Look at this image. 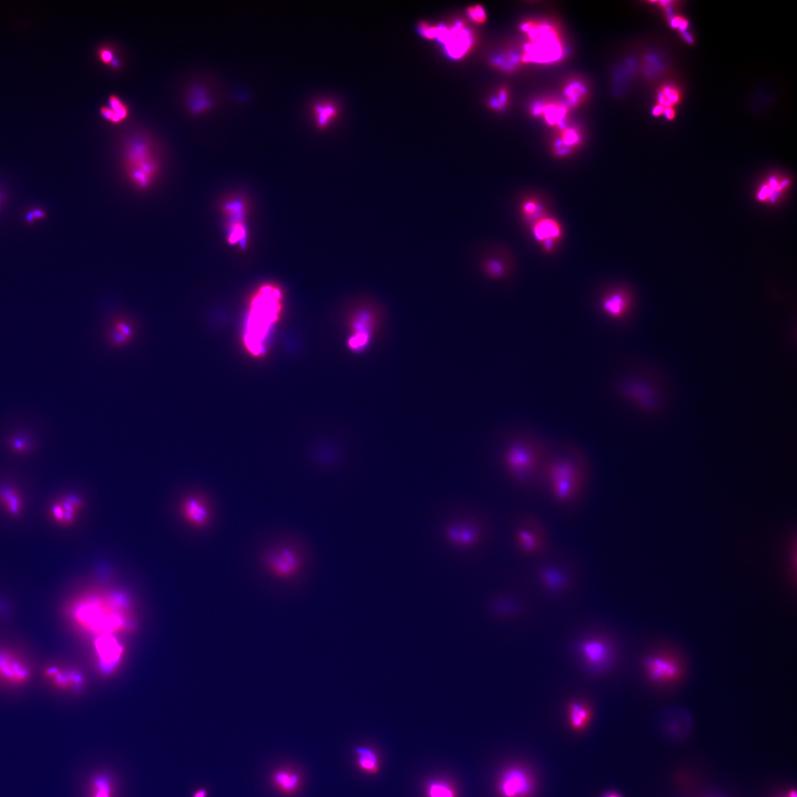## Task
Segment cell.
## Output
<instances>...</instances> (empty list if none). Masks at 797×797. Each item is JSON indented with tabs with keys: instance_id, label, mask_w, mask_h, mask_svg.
I'll list each match as a JSON object with an SVG mask.
<instances>
[{
	"instance_id": "1",
	"label": "cell",
	"mask_w": 797,
	"mask_h": 797,
	"mask_svg": "<svg viewBox=\"0 0 797 797\" xmlns=\"http://www.w3.org/2000/svg\"><path fill=\"white\" fill-rule=\"evenodd\" d=\"M593 478L591 460L576 444H553L544 470V495L566 518L583 507Z\"/></svg>"
},
{
	"instance_id": "2",
	"label": "cell",
	"mask_w": 797,
	"mask_h": 797,
	"mask_svg": "<svg viewBox=\"0 0 797 797\" xmlns=\"http://www.w3.org/2000/svg\"><path fill=\"white\" fill-rule=\"evenodd\" d=\"M553 444L530 432H518L506 441L499 457L508 483L520 495L537 499L544 495V470Z\"/></svg>"
},
{
	"instance_id": "3",
	"label": "cell",
	"mask_w": 797,
	"mask_h": 797,
	"mask_svg": "<svg viewBox=\"0 0 797 797\" xmlns=\"http://www.w3.org/2000/svg\"><path fill=\"white\" fill-rule=\"evenodd\" d=\"M126 602L124 597L116 592L89 594L73 605L72 617L90 633L111 635L129 626Z\"/></svg>"
},
{
	"instance_id": "4",
	"label": "cell",
	"mask_w": 797,
	"mask_h": 797,
	"mask_svg": "<svg viewBox=\"0 0 797 797\" xmlns=\"http://www.w3.org/2000/svg\"><path fill=\"white\" fill-rule=\"evenodd\" d=\"M567 548L554 544L544 555L525 563L540 586L551 594H562L575 583L580 565Z\"/></svg>"
},
{
	"instance_id": "5",
	"label": "cell",
	"mask_w": 797,
	"mask_h": 797,
	"mask_svg": "<svg viewBox=\"0 0 797 797\" xmlns=\"http://www.w3.org/2000/svg\"><path fill=\"white\" fill-rule=\"evenodd\" d=\"M511 538L516 554L525 563L538 559L554 545L544 521L525 510L514 515Z\"/></svg>"
},
{
	"instance_id": "6",
	"label": "cell",
	"mask_w": 797,
	"mask_h": 797,
	"mask_svg": "<svg viewBox=\"0 0 797 797\" xmlns=\"http://www.w3.org/2000/svg\"><path fill=\"white\" fill-rule=\"evenodd\" d=\"M153 142L145 136L135 135L127 140L123 162L127 178L140 190L149 189L158 177L159 163Z\"/></svg>"
},
{
	"instance_id": "7",
	"label": "cell",
	"mask_w": 797,
	"mask_h": 797,
	"mask_svg": "<svg viewBox=\"0 0 797 797\" xmlns=\"http://www.w3.org/2000/svg\"><path fill=\"white\" fill-rule=\"evenodd\" d=\"M521 28L528 39L521 54L523 62L548 65L563 58L564 45L554 26L531 22L523 24Z\"/></svg>"
},
{
	"instance_id": "8",
	"label": "cell",
	"mask_w": 797,
	"mask_h": 797,
	"mask_svg": "<svg viewBox=\"0 0 797 797\" xmlns=\"http://www.w3.org/2000/svg\"><path fill=\"white\" fill-rule=\"evenodd\" d=\"M384 321V308L379 301L363 300L351 319L353 334L348 341L349 347L358 353L367 349L379 336Z\"/></svg>"
},
{
	"instance_id": "9",
	"label": "cell",
	"mask_w": 797,
	"mask_h": 797,
	"mask_svg": "<svg viewBox=\"0 0 797 797\" xmlns=\"http://www.w3.org/2000/svg\"><path fill=\"white\" fill-rule=\"evenodd\" d=\"M262 564L269 577L282 583L297 579L305 565L300 552L288 544L274 546L265 551Z\"/></svg>"
},
{
	"instance_id": "10",
	"label": "cell",
	"mask_w": 797,
	"mask_h": 797,
	"mask_svg": "<svg viewBox=\"0 0 797 797\" xmlns=\"http://www.w3.org/2000/svg\"><path fill=\"white\" fill-rule=\"evenodd\" d=\"M281 292L272 285L263 286L253 300L251 312L252 333L248 342L256 349L267 326L273 323L280 308Z\"/></svg>"
},
{
	"instance_id": "11",
	"label": "cell",
	"mask_w": 797,
	"mask_h": 797,
	"mask_svg": "<svg viewBox=\"0 0 797 797\" xmlns=\"http://www.w3.org/2000/svg\"><path fill=\"white\" fill-rule=\"evenodd\" d=\"M434 39L443 45L445 53L455 60L463 59L475 42L473 31L461 20L451 25L436 26Z\"/></svg>"
},
{
	"instance_id": "12",
	"label": "cell",
	"mask_w": 797,
	"mask_h": 797,
	"mask_svg": "<svg viewBox=\"0 0 797 797\" xmlns=\"http://www.w3.org/2000/svg\"><path fill=\"white\" fill-rule=\"evenodd\" d=\"M535 789L533 774L521 766L506 769L499 777L497 786L501 797H531Z\"/></svg>"
},
{
	"instance_id": "13",
	"label": "cell",
	"mask_w": 797,
	"mask_h": 797,
	"mask_svg": "<svg viewBox=\"0 0 797 797\" xmlns=\"http://www.w3.org/2000/svg\"><path fill=\"white\" fill-rule=\"evenodd\" d=\"M444 535L451 546L468 549L481 544L486 537L487 531L482 525L457 523L448 525Z\"/></svg>"
},
{
	"instance_id": "14",
	"label": "cell",
	"mask_w": 797,
	"mask_h": 797,
	"mask_svg": "<svg viewBox=\"0 0 797 797\" xmlns=\"http://www.w3.org/2000/svg\"><path fill=\"white\" fill-rule=\"evenodd\" d=\"M137 334V325L133 319L118 315L111 319L105 330V340L113 348H122L129 345Z\"/></svg>"
},
{
	"instance_id": "15",
	"label": "cell",
	"mask_w": 797,
	"mask_h": 797,
	"mask_svg": "<svg viewBox=\"0 0 797 797\" xmlns=\"http://www.w3.org/2000/svg\"><path fill=\"white\" fill-rule=\"evenodd\" d=\"M30 669L22 658L0 649V680L12 685H23L30 679Z\"/></svg>"
},
{
	"instance_id": "16",
	"label": "cell",
	"mask_w": 797,
	"mask_h": 797,
	"mask_svg": "<svg viewBox=\"0 0 797 797\" xmlns=\"http://www.w3.org/2000/svg\"><path fill=\"white\" fill-rule=\"evenodd\" d=\"M532 230L535 241L547 253H552L555 250L564 236V229L559 221L547 215L534 223Z\"/></svg>"
},
{
	"instance_id": "17",
	"label": "cell",
	"mask_w": 797,
	"mask_h": 797,
	"mask_svg": "<svg viewBox=\"0 0 797 797\" xmlns=\"http://www.w3.org/2000/svg\"><path fill=\"white\" fill-rule=\"evenodd\" d=\"M631 299L626 290L616 288L605 293L600 300L602 313L611 320L620 322L628 315Z\"/></svg>"
},
{
	"instance_id": "18",
	"label": "cell",
	"mask_w": 797,
	"mask_h": 797,
	"mask_svg": "<svg viewBox=\"0 0 797 797\" xmlns=\"http://www.w3.org/2000/svg\"><path fill=\"white\" fill-rule=\"evenodd\" d=\"M646 671L650 679L657 683H667L677 679L680 666L672 657L664 655L651 657L645 660Z\"/></svg>"
},
{
	"instance_id": "19",
	"label": "cell",
	"mask_w": 797,
	"mask_h": 797,
	"mask_svg": "<svg viewBox=\"0 0 797 797\" xmlns=\"http://www.w3.org/2000/svg\"><path fill=\"white\" fill-rule=\"evenodd\" d=\"M181 511L183 519L196 528L207 527L211 521L209 504L200 497H190L185 499Z\"/></svg>"
},
{
	"instance_id": "20",
	"label": "cell",
	"mask_w": 797,
	"mask_h": 797,
	"mask_svg": "<svg viewBox=\"0 0 797 797\" xmlns=\"http://www.w3.org/2000/svg\"><path fill=\"white\" fill-rule=\"evenodd\" d=\"M580 651L586 664L597 672L602 671L610 661L611 648L608 643L601 640L584 641L580 645Z\"/></svg>"
},
{
	"instance_id": "21",
	"label": "cell",
	"mask_w": 797,
	"mask_h": 797,
	"mask_svg": "<svg viewBox=\"0 0 797 797\" xmlns=\"http://www.w3.org/2000/svg\"><path fill=\"white\" fill-rule=\"evenodd\" d=\"M302 782L300 774L288 767L276 769L270 776L271 785L286 796H295L300 790Z\"/></svg>"
},
{
	"instance_id": "22",
	"label": "cell",
	"mask_w": 797,
	"mask_h": 797,
	"mask_svg": "<svg viewBox=\"0 0 797 797\" xmlns=\"http://www.w3.org/2000/svg\"><path fill=\"white\" fill-rule=\"evenodd\" d=\"M44 674L60 689L77 690L83 684L82 676L71 669L51 666L46 668Z\"/></svg>"
},
{
	"instance_id": "23",
	"label": "cell",
	"mask_w": 797,
	"mask_h": 797,
	"mask_svg": "<svg viewBox=\"0 0 797 797\" xmlns=\"http://www.w3.org/2000/svg\"><path fill=\"white\" fill-rule=\"evenodd\" d=\"M100 661L104 668L111 669L118 662L122 648L113 635H102L95 644Z\"/></svg>"
},
{
	"instance_id": "24",
	"label": "cell",
	"mask_w": 797,
	"mask_h": 797,
	"mask_svg": "<svg viewBox=\"0 0 797 797\" xmlns=\"http://www.w3.org/2000/svg\"><path fill=\"white\" fill-rule=\"evenodd\" d=\"M568 107L561 103H537L532 108L534 116H543L550 126L561 127L567 117Z\"/></svg>"
},
{
	"instance_id": "25",
	"label": "cell",
	"mask_w": 797,
	"mask_h": 797,
	"mask_svg": "<svg viewBox=\"0 0 797 797\" xmlns=\"http://www.w3.org/2000/svg\"><path fill=\"white\" fill-rule=\"evenodd\" d=\"M0 505L13 517H18L23 509V501L19 491L11 485L0 487Z\"/></svg>"
},
{
	"instance_id": "26",
	"label": "cell",
	"mask_w": 797,
	"mask_h": 797,
	"mask_svg": "<svg viewBox=\"0 0 797 797\" xmlns=\"http://www.w3.org/2000/svg\"><path fill=\"white\" fill-rule=\"evenodd\" d=\"M570 726L576 731H583L592 720V711L585 703L575 701L568 708Z\"/></svg>"
},
{
	"instance_id": "27",
	"label": "cell",
	"mask_w": 797,
	"mask_h": 797,
	"mask_svg": "<svg viewBox=\"0 0 797 797\" xmlns=\"http://www.w3.org/2000/svg\"><path fill=\"white\" fill-rule=\"evenodd\" d=\"M580 142L581 138L577 130L572 128L563 129L561 138L556 139L554 142V154L559 157H566L579 147Z\"/></svg>"
},
{
	"instance_id": "28",
	"label": "cell",
	"mask_w": 797,
	"mask_h": 797,
	"mask_svg": "<svg viewBox=\"0 0 797 797\" xmlns=\"http://www.w3.org/2000/svg\"><path fill=\"white\" fill-rule=\"evenodd\" d=\"M355 753L358 767L363 772L368 774L378 773L379 760L372 748L360 746L355 748Z\"/></svg>"
},
{
	"instance_id": "29",
	"label": "cell",
	"mask_w": 797,
	"mask_h": 797,
	"mask_svg": "<svg viewBox=\"0 0 797 797\" xmlns=\"http://www.w3.org/2000/svg\"><path fill=\"white\" fill-rule=\"evenodd\" d=\"M480 268L482 274L492 280L501 279L508 273L506 263L501 257L495 256V255L484 256L480 262Z\"/></svg>"
},
{
	"instance_id": "30",
	"label": "cell",
	"mask_w": 797,
	"mask_h": 797,
	"mask_svg": "<svg viewBox=\"0 0 797 797\" xmlns=\"http://www.w3.org/2000/svg\"><path fill=\"white\" fill-rule=\"evenodd\" d=\"M57 503L61 506L63 513V525L73 524L76 520L80 510H82L84 506L83 499L77 495H73V494L61 498Z\"/></svg>"
},
{
	"instance_id": "31",
	"label": "cell",
	"mask_w": 797,
	"mask_h": 797,
	"mask_svg": "<svg viewBox=\"0 0 797 797\" xmlns=\"http://www.w3.org/2000/svg\"><path fill=\"white\" fill-rule=\"evenodd\" d=\"M187 102L190 113L194 114H200L212 105L206 89L200 85L191 87Z\"/></svg>"
},
{
	"instance_id": "32",
	"label": "cell",
	"mask_w": 797,
	"mask_h": 797,
	"mask_svg": "<svg viewBox=\"0 0 797 797\" xmlns=\"http://www.w3.org/2000/svg\"><path fill=\"white\" fill-rule=\"evenodd\" d=\"M520 211L525 221L532 226L547 215L544 204L535 197L525 198L521 204Z\"/></svg>"
},
{
	"instance_id": "33",
	"label": "cell",
	"mask_w": 797,
	"mask_h": 797,
	"mask_svg": "<svg viewBox=\"0 0 797 797\" xmlns=\"http://www.w3.org/2000/svg\"><path fill=\"white\" fill-rule=\"evenodd\" d=\"M564 95L566 101V107H576L584 102L588 95L585 85L580 80H572L564 88Z\"/></svg>"
},
{
	"instance_id": "34",
	"label": "cell",
	"mask_w": 797,
	"mask_h": 797,
	"mask_svg": "<svg viewBox=\"0 0 797 797\" xmlns=\"http://www.w3.org/2000/svg\"><path fill=\"white\" fill-rule=\"evenodd\" d=\"M520 61H522L521 55L512 51L502 52L491 59L493 66L505 72L515 71L520 65Z\"/></svg>"
},
{
	"instance_id": "35",
	"label": "cell",
	"mask_w": 797,
	"mask_h": 797,
	"mask_svg": "<svg viewBox=\"0 0 797 797\" xmlns=\"http://www.w3.org/2000/svg\"><path fill=\"white\" fill-rule=\"evenodd\" d=\"M427 797H456L453 786L448 781L435 779L430 780L426 786Z\"/></svg>"
},
{
	"instance_id": "36",
	"label": "cell",
	"mask_w": 797,
	"mask_h": 797,
	"mask_svg": "<svg viewBox=\"0 0 797 797\" xmlns=\"http://www.w3.org/2000/svg\"><path fill=\"white\" fill-rule=\"evenodd\" d=\"M92 797H111L113 794L111 779L106 775L95 777L92 780Z\"/></svg>"
},
{
	"instance_id": "37",
	"label": "cell",
	"mask_w": 797,
	"mask_h": 797,
	"mask_svg": "<svg viewBox=\"0 0 797 797\" xmlns=\"http://www.w3.org/2000/svg\"><path fill=\"white\" fill-rule=\"evenodd\" d=\"M317 123L324 126L337 114L336 106L330 104H318L315 107Z\"/></svg>"
},
{
	"instance_id": "38",
	"label": "cell",
	"mask_w": 797,
	"mask_h": 797,
	"mask_svg": "<svg viewBox=\"0 0 797 797\" xmlns=\"http://www.w3.org/2000/svg\"><path fill=\"white\" fill-rule=\"evenodd\" d=\"M229 228V241L231 244H241L246 238V230L242 221L231 222Z\"/></svg>"
},
{
	"instance_id": "39",
	"label": "cell",
	"mask_w": 797,
	"mask_h": 797,
	"mask_svg": "<svg viewBox=\"0 0 797 797\" xmlns=\"http://www.w3.org/2000/svg\"><path fill=\"white\" fill-rule=\"evenodd\" d=\"M508 101V90L506 88H501L489 99L488 104L491 109L497 111H501L506 107Z\"/></svg>"
},
{
	"instance_id": "40",
	"label": "cell",
	"mask_w": 797,
	"mask_h": 797,
	"mask_svg": "<svg viewBox=\"0 0 797 797\" xmlns=\"http://www.w3.org/2000/svg\"><path fill=\"white\" fill-rule=\"evenodd\" d=\"M468 17L476 24H484L487 16L484 7L480 5L468 7L467 9Z\"/></svg>"
},
{
	"instance_id": "41",
	"label": "cell",
	"mask_w": 797,
	"mask_h": 797,
	"mask_svg": "<svg viewBox=\"0 0 797 797\" xmlns=\"http://www.w3.org/2000/svg\"><path fill=\"white\" fill-rule=\"evenodd\" d=\"M11 448L18 453H24L30 449V442L25 436H16L11 442Z\"/></svg>"
},
{
	"instance_id": "42",
	"label": "cell",
	"mask_w": 797,
	"mask_h": 797,
	"mask_svg": "<svg viewBox=\"0 0 797 797\" xmlns=\"http://www.w3.org/2000/svg\"><path fill=\"white\" fill-rule=\"evenodd\" d=\"M98 55L100 60L109 66L111 61L116 58L114 49L109 46L102 47L99 50Z\"/></svg>"
},
{
	"instance_id": "43",
	"label": "cell",
	"mask_w": 797,
	"mask_h": 797,
	"mask_svg": "<svg viewBox=\"0 0 797 797\" xmlns=\"http://www.w3.org/2000/svg\"><path fill=\"white\" fill-rule=\"evenodd\" d=\"M125 105L126 104L121 100V99L118 97H117V95H110V97L109 98V107L111 110L116 111L118 109H120L121 108H122L123 107H124Z\"/></svg>"
},
{
	"instance_id": "44",
	"label": "cell",
	"mask_w": 797,
	"mask_h": 797,
	"mask_svg": "<svg viewBox=\"0 0 797 797\" xmlns=\"http://www.w3.org/2000/svg\"><path fill=\"white\" fill-rule=\"evenodd\" d=\"M102 116L107 120L111 121L114 115V111L111 110L109 107L103 106L100 109Z\"/></svg>"
},
{
	"instance_id": "45",
	"label": "cell",
	"mask_w": 797,
	"mask_h": 797,
	"mask_svg": "<svg viewBox=\"0 0 797 797\" xmlns=\"http://www.w3.org/2000/svg\"><path fill=\"white\" fill-rule=\"evenodd\" d=\"M31 212H32V213H33V214L35 217V219H43L45 217L44 212L41 210V209H34L33 211H31Z\"/></svg>"
},
{
	"instance_id": "46",
	"label": "cell",
	"mask_w": 797,
	"mask_h": 797,
	"mask_svg": "<svg viewBox=\"0 0 797 797\" xmlns=\"http://www.w3.org/2000/svg\"><path fill=\"white\" fill-rule=\"evenodd\" d=\"M208 796V791L205 789H200L195 791L193 797H207Z\"/></svg>"
},
{
	"instance_id": "47",
	"label": "cell",
	"mask_w": 797,
	"mask_h": 797,
	"mask_svg": "<svg viewBox=\"0 0 797 797\" xmlns=\"http://www.w3.org/2000/svg\"><path fill=\"white\" fill-rule=\"evenodd\" d=\"M602 797H623L620 793L614 791L605 793Z\"/></svg>"
},
{
	"instance_id": "48",
	"label": "cell",
	"mask_w": 797,
	"mask_h": 797,
	"mask_svg": "<svg viewBox=\"0 0 797 797\" xmlns=\"http://www.w3.org/2000/svg\"><path fill=\"white\" fill-rule=\"evenodd\" d=\"M35 220V217L33 213H32V212H28L26 215V221L28 223H32Z\"/></svg>"
},
{
	"instance_id": "49",
	"label": "cell",
	"mask_w": 797,
	"mask_h": 797,
	"mask_svg": "<svg viewBox=\"0 0 797 797\" xmlns=\"http://www.w3.org/2000/svg\"><path fill=\"white\" fill-rule=\"evenodd\" d=\"M662 111H663V106L661 105V106L657 107L655 109V110H653V114H655V116H659L661 114H662Z\"/></svg>"
},
{
	"instance_id": "50",
	"label": "cell",
	"mask_w": 797,
	"mask_h": 797,
	"mask_svg": "<svg viewBox=\"0 0 797 797\" xmlns=\"http://www.w3.org/2000/svg\"><path fill=\"white\" fill-rule=\"evenodd\" d=\"M4 195H3V193H0V206H1V204L4 201Z\"/></svg>"
},
{
	"instance_id": "51",
	"label": "cell",
	"mask_w": 797,
	"mask_h": 797,
	"mask_svg": "<svg viewBox=\"0 0 797 797\" xmlns=\"http://www.w3.org/2000/svg\"><path fill=\"white\" fill-rule=\"evenodd\" d=\"M791 797H796V793H794L793 796H791Z\"/></svg>"
}]
</instances>
